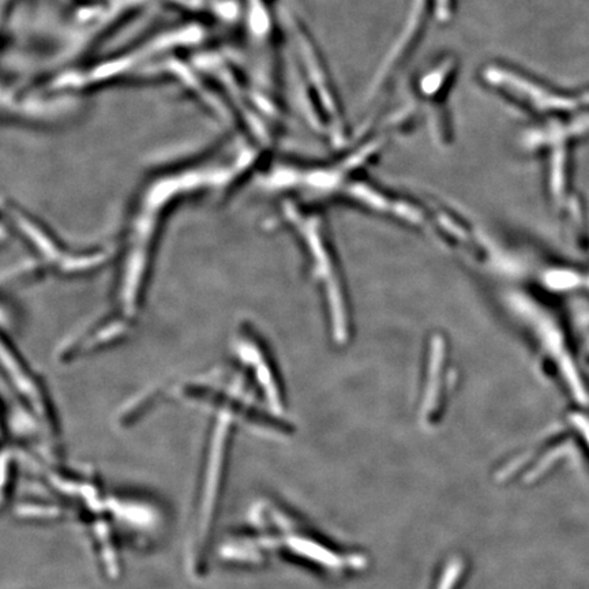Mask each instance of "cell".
<instances>
[{
	"label": "cell",
	"instance_id": "6da1fadb",
	"mask_svg": "<svg viewBox=\"0 0 589 589\" xmlns=\"http://www.w3.org/2000/svg\"><path fill=\"white\" fill-rule=\"evenodd\" d=\"M287 22L298 56L306 116L311 125L325 134L333 144H341L348 137L347 116L339 92L330 78L328 66L305 26L295 21L294 17L288 18Z\"/></svg>",
	"mask_w": 589,
	"mask_h": 589
},
{
	"label": "cell",
	"instance_id": "7a4b0ae2",
	"mask_svg": "<svg viewBox=\"0 0 589 589\" xmlns=\"http://www.w3.org/2000/svg\"><path fill=\"white\" fill-rule=\"evenodd\" d=\"M5 210L6 217L13 223L15 230L24 235L25 242L40 258L41 266H47L65 275H77L80 272H88L103 261L100 253L77 254L67 250V247L60 245L50 231L30 219L22 210L17 208Z\"/></svg>",
	"mask_w": 589,
	"mask_h": 589
},
{
	"label": "cell",
	"instance_id": "3957f363",
	"mask_svg": "<svg viewBox=\"0 0 589 589\" xmlns=\"http://www.w3.org/2000/svg\"><path fill=\"white\" fill-rule=\"evenodd\" d=\"M295 216L300 221L298 225L303 238L309 243L315 275H318V280L324 285L330 315H332L333 330H335L337 337H344L347 333V307H345L340 283L337 281L335 266L332 264V255H330L329 249L325 250L326 243L320 224L315 225L314 220L305 221L302 220V216Z\"/></svg>",
	"mask_w": 589,
	"mask_h": 589
},
{
	"label": "cell",
	"instance_id": "277c9868",
	"mask_svg": "<svg viewBox=\"0 0 589 589\" xmlns=\"http://www.w3.org/2000/svg\"><path fill=\"white\" fill-rule=\"evenodd\" d=\"M431 13H434L431 0H415L407 24H405L400 36L397 37L395 47L389 51L381 69L375 75L369 99L374 100L378 93L386 89L389 82L395 78L397 71H400L404 63L411 58L412 51L418 45L420 37L423 35V29L427 26V18Z\"/></svg>",
	"mask_w": 589,
	"mask_h": 589
},
{
	"label": "cell",
	"instance_id": "5b68a950",
	"mask_svg": "<svg viewBox=\"0 0 589 589\" xmlns=\"http://www.w3.org/2000/svg\"><path fill=\"white\" fill-rule=\"evenodd\" d=\"M457 71V63L453 58H442L420 77L418 90L422 99L431 107L430 127L435 140L446 144L449 140V122L446 115V101Z\"/></svg>",
	"mask_w": 589,
	"mask_h": 589
},
{
	"label": "cell",
	"instance_id": "8992f818",
	"mask_svg": "<svg viewBox=\"0 0 589 589\" xmlns=\"http://www.w3.org/2000/svg\"><path fill=\"white\" fill-rule=\"evenodd\" d=\"M435 17L441 22H448L455 15L456 0H431Z\"/></svg>",
	"mask_w": 589,
	"mask_h": 589
}]
</instances>
